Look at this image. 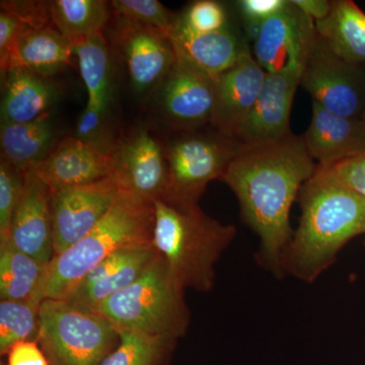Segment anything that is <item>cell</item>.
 Wrapping results in <instances>:
<instances>
[{
	"label": "cell",
	"instance_id": "obj_2",
	"mask_svg": "<svg viewBox=\"0 0 365 365\" xmlns=\"http://www.w3.org/2000/svg\"><path fill=\"white\" fill-rule=\"evenodd\" d=\"M299 199V225L283 255L282 269L284 275L312 283L348 242L365 235V199L314 174Z\"/></svg>",
	"mask_w": 365,
	"mask_h": 365
},
{
	"label": "cell",
	"instance_id": "obj_7",
	"mask_svg": "<svg viewBox=\"0 0 365 365\" xmlns=\"http://www.w3.org/2000/svg\"><path fill=\"white\" fill-rule=\"evenodd\" d=\"M241 144L225 136H188L175 141L165 150L168 185L165 198L199 204L209 182L222 179Z\"/></svg>",
	"mask_w": 365,
	"mask_h": 365
},
{
	"label": "cell",
	"instance_id": "obj_19",
	"mask_svg": "<svg viewBox=\"0 0 365 365\" xmlns=\"http://www.w3.org/2000/svg\"><path fill=\"white\" fill-rule=\"evenodd\" d=\"M302 139L317 165L326 167L365 151V125L313 102L311 123Z\"/></svg>",
	"mask_w": 365,
	"mask_h": 365
},
{
	"label": "cell",
	"instance_id": "obj_20",
	"mask_svg": "<svg viewBox=\"0 0 365 365\" xmlns=\"http://www.w3.org/2000/svg\"><path fill=\"white\" fill-rule=\"evenodd\" d=\"M170 39L177 60L215 81L237 63L247 46L228 26L217 32L192 34L174 24Z\"/></svg>",
	"mask_w": 365,
	"mask_h": 365
},
{
	"label": "cell",
	"instance_id": "obj_28",
	"mask_svg": "<svg viewBox=\"0 0 365 365\" xmlns=\"http://www.w3.org/2000/svg\"><path fill=\"white\" fill-rule=\"evenodd\" d=\"M119 344L100 365H168L177 340L143 334L119 332Z\"/></svg>",
	"mask_w": 365,
	"mask_h": 365
},
{
	"label": "cell",
	"instance_id": "obj_12",
	"mask_svg": "<svg viewBox=\"0 0 365 365\" xmlns=\"http://www.w3.org/2000/svg\"><path fill=\"white\" fill-rule=\"evenodd\" d=\"M302 73L300 68L267 73L260 95L235 131L234 140L245 146L261 145L290 134V113Z\"/></svg>",
	"mask_w": 365,
	"mask_h": 365
},
{
	"label": "cell",
	"instance_id": "obj_3",
	"mask_svg": "<svg viewBox=\"0 0 365 365\" xmlns=\"http://www.w3.org/2000/svg\"><path fill=\"white\" fill-rule=\"evenodd\" d=\"M153 245L185 289L208 292L215 265L234 242L237 230L210 217L199 204L160 197L153 201Z\"/></svg>",
	"mask_w": 365,
	"mask_h": 365
},
{
	"label": "cell",
	"instance_id": "obj_39",
	"mask_svg": "<svg viewBox=\"0 0 365 365\" xmlns=\"http://www.w3.org/2000/svg\"><path fill=\"white\" fill-rule=\"evenodd\" d=\"M292 1L314 23L326 19L332 9V1H327V0H292Z\"/></svg>",
	"mask_w": 365,
	"mask_h": 365
},
{
	"label": "cell",
	"instance_id": "obj_34",
	"mask_svg": "<svg viewBox=\"0 0 365 365\" xmlns=\"http://www.w3.org/2000/svg\"><path fill=\"white\" fill-rule=\"evenodd\" d=\"M106 113L86 106L76 121L73 136L112 155L117 143H114L110 133Z\"/></svg>",
	"mask_w": 365,
	"mask_h": 365
},
{
	"label": "cell",
	"instance_id": "obj_24",
	"mask_svg": "<svg viewBox=\"0 0 365 365\" xmlns=\"http://www.w3.org/2000/svg\"><path fill=\"white\" fill-rule=\"evenodd\" d=\"M72 55V43L55 26L28 29L14 49L9 71L14 67H24L48 78L63 71Z\"/></svg>",
	"mask_w": 365,
	"mask_h": 365
},
{
	"label": "cell",
	"instance_id": "obj_9",
	"mask_svg": "<svg viewBox=\"0 0 365 365\" xmlns=\"http://www.w3.org/2000/svg\"><path fill=\"white\" fill-rule=\"evenodd\" d=\"M121 191L111 176L83 186L52 192L55 256L88 235L109 212Z\"/></svg>",
	"mask_w": 365,
	"mask_h": 365
},
{
	"label": "cell",
	"instance_id": "obj_17",
	"mask_svg": "<svg viewBox=\"0 0 365 365\" xmlns=\"http://www.w3.org/2000/svg\"><path fill=\"white\" fill-rule=\"evenodd\" d=\"M266 76L267 72L246 46L237 63L215 79V109L211 123L223 135L234 139L260 95Z\"/></svg>",
	"mask_w": 365,
	"mask_h": 365
},
{
	"label": "cell",
	"instance_id": "obj_5",
	"mask_svg": "<svg viewBox=\"0 0 365 365\" xmlns=\"http://www.w3.org/2000/svg\"><path fill=\"white\" fill-rule=\"evenodd\" d=\"M184 287L158 256L136 281L96 307L118 332L179 340L188 331L191 313Z\"/></svg>",
	"mask_w": 365,
	"mask_h": 365
},
{
	"label": "cell",
	"instance_id": "obj_1",
	"mask_svg": "<svg viewBox=\"0 0 365 365\" xmlns=\"http://www.w3.org/2000/svg\"><path fill=\"white\" fill-rule=\"evenodd\" d=\"M317 170L302 136L288 134L261 145H242L222 177L241 207L242 218L260 239L259 263L284 276L282 258L292 241L290 210Z\"/></svg>",
	"mask_w": 365,
	"mask_h": 365
},
{
	"label": "cell",
	"instance_id": "obj_40",
	"mask_svg": "<svg viewBox=\"0 0 365 365\" xmlns=\"http://www.w3.org/2000/svg\"><path fill=\"white\" fill-rule=\"evenodd\" d=\"M361 121L364 122V124L365 125V110L364 112V115H362V117H361Z\"/></svg>",
	"mask_w": 365,
	"mask_h": 365
},
{
	"label": "cell",
	"instance_id": "obj_27",
	"mask_svg": "<svg viewBox=\"0 0 365 365\" xmlns=\"http://www.w3.org/2000/svg\"><path fill=\"white\" fill-rule=\"evenodd\" d=\"M53 25L72 44L103 34L110 21V4L102 0L51 1Z\"/></svg>",
	"mask_w": 365,
	"mask_h": 365
},
{
	"label": "cell",
	"instance_id": "obj_6",
	"mask_svg": "<svg viewBox=\"0 0 365 365\" xmlns=\"http://www.w3.org/2000/svg\"><path fill=\"white\" fill-rule=\"evenodd\" d=\"M119 341V332L100 314L61 299L41 302L37 342L49 365H100Z\"/></svg>",
	"mask_w": 365,
	"mask_h": 365
},
{
	"label": "cell",
	"instance_id": "obj_36",
	"mask_svg": "<svg viewBox=\"0 0 365 365\" xmlns=\"http://www.w3.org/2000/svg\"><path fill=\"white\" fill-rule=\"evenodd\" d=\"M28 26L21 23L13 14L2 11L0 13V68L1 76L9 68V62L21 35L28 30Z\"/></svg>",
	"mask_w": 365,
	"mask_h": 365
},
{
	"label": "cell",
	"instance_id": "obj_14",
	"mask_svg": "<svg viewBox=\"0 0 365 365\" xmlns=\"http://www.w3.org/2000/svg\"><path fill=\"white\" fill-rule=\"evenodd\" d=\"M158 257L153 244L119 250L86 274L61 300L81 311L91 313L138 279Z\"/></svg>",
	"mask_w": 365,
	"mask_h": 365
},
{
	"label": "cell",
	"instance_id": "obj_25",
	"mask_svg": "<svg viewBox=\"0 0 365 365\" xmlns=\"http://www.w3.org/2000/svg\"><path fill=\"white\" fill-rule=\"evenodd\" d=\"M79 72L88 93V107L107 112L111 97V57L103 34L73 43Z\"/></svg>",
	"mask_w": 365,
	"mask_h": 365
},
{
	"label": "cell",
	"instance_id": "obj_11",
	"mask_svg": "<svg viewBox=\"0 0 365 365\" xmlns=\"http://www.w3.org/2000/svg\"><path fill=\"white\" fill-rule=\"evenodd\" d=\"M112 158V177L122 191L150 203L165 193V150L150 132L141 129L117 143Z\"/></svg>",
	"mask_w": 365,
	"mask_h": 365
},
{
	"label": "cell",
	"instance_id": "obj_41",
	"mask_svg": "<svg viewBox=\"0 0 365 365\" xmlns=\"http://www.w3.org/2000/svg\"><path fill=\"white\" fill-rule=\"evenodd\" d=\"M0 365H4V364H0Z\"/></svg>",
	"mask_w": 365,
	"mask_h": 365
},
{
	"label": "cell",
	"instance_id": "obj_13",
	"mask_svg": "<svg viewBox=\"0 0 365 365\" xmlns=\"http://www.w3.org/2000/svg\"><path fill=\"white\" fill-rule=\"evenodd\" d=\"M117 21L113 39L123 55L134 91L144 93L160 86L177 60L169 36L157 29Z\"/></svg>",
	"mask_w": 365,
	"mask_h": 365
},
{
	"label": "cell",
	"instance_id": "obj_23",
	"mask_svg": "<svg viewBox=\"0 0 365 365\" xmlns=\"http://www.w3.org/2000/svg\"><path fill=\"white\" fill-rule=\"evenodd\" d=\"M317 32L337 56L365 68V13L351 0L332 1L330 14L317 21Z\"/></svg>",
	"mask_w": 365,
	"mask_h": 365
},
{
	"label": "cell",
	"instance_id": "obj_26",
	"mask_svg": "<svg viewBox=\"0 0 365 365\" xmlns=\"http://www.w3.org/2000/svg\"><path fill=\"white\" fill-rule=\"evenodd\" d=\"M47 266L11 244H0V299L36 300L41 304L40 290Z\"/></svg>",
	"mask_w": 365,
	"mask_h": 365
},
{
	"label": "cell",
	"instance_id": "obj_22",
	"mask_svg": "<svg viewBox=\"0 0 365 365\" xmlns=\"http://www.w3.org/2000/svg\"><path fill=\"white\" fill-rule=\"evenodd\" d=\"M1 160L26 173L44 160L57 145L51 115L20 124H1Z\"/></svg>",
	"mask_w": 365,
	"mask_h": 365
},
{
	"label": "cell",
	"instance_id": "obj_4",
	"mask_svg": "<svg viewBox=\"0 0 365 365\" xmlns=\"http://www.w3.org/2000/svg\"><path fill=\"white\" fill-rule=\"evenodd\" d=\"M153 203L121 191L109 212L88 235L48 264L41 302L63 299L86 274L119 250L153 244Z\"/></svg>",
	"mask_w": 365,
	"mask_h": 365
},
{
	"label": "cell",
	"instance_id": "obj_10",
	"mask_svg": "<svg viewBox=\"0 0 365 365\" xmlns=\"http://www.w3.org/2000/svg\"><path fill=\"white\" fill-rule=\"evenodd\" d=\"M317 37L316 23L290 0L263 21L253 55L267 73L304 69Z\"/></svg>",
	"mask_w": 365,
	"mask_h": 365
},
{
	"label": "cell",
	"instance_id": "obj_18",
	"mask_svg": "<svg viewBox=\"0 0 365 365\" xmlns=\"http://www.w3.org/2000/svg\"><path fill=\"white\" fill-rule=\"evenodd\" d=\"M33 169L54 192L111 177L113 158L111 153L68 136Z\"/></svg>",
	"mask_w": 365,
	"mask_h": 365
},
{
	"label": "cell",
	"instance_id": "obj_8",
	"mask_svg": "<svg viewBox=\"0 0 365 365\" xmlns=\"http://www.w3.org/2000/svg\"><path fill=\"white\" fill-rule=\"evenodd\" d=\"M300 86L317 103L339 116L361 120L365 110V68L341 59L318 35L307 57Z\"/></svg>",
	"mask_w": 365,
	"mask_h": 365
},
{
	"label": "cell",
	"instance_id": "obj_16",
	"mask_svg": "<svg viewBox=\"0 0 365 365\" xmlns=\"http://www.w3.org/2000/svg\"><path fill=\"white\" fill-rule=\"evenodd\" d=\"M160 104L165 117L182 127L212 122L215 109V81L176 60L160 83Z\"/></svg>",
	"mask_w": 365,
	"mask_h": 365
},
{
	"label": "cell",
	"instance_id": "obj_29",
	"mask_svg": "<svg viewBox=\"0 0 365 365\" xmlns=\"http://www.w3.org/2000/svg\"><path fill=\"white\" fill-rule=\"evenodd\" d=\"M41 304L36 300L0 302V354L7 355L14 345L37 341Z\"/></svg>",
	"mask_w": 365,
	"mask_h": 365
},
{
	"label": "cell",
	"instance_id": "obj_35",
	"mask_svg": "<svg viewBox=\"0 0 365 365\" xmlns=\"http://www.w3.org/2000/svg\"><path fill=\"white\" fill-rule=\"evenodd\" d=\"M1 11L13 14L30 29L54 26L51 1H1Z\"/></svg>",
	"mask_w": 365,
	"mask_h": 365
},
{
	"label": "cell",
	"instance_id": "obj_38",
	"mask_svg": "<svg viewBox=\"0 0 365 365\" xmlns=\"http://www.w3.org/2000/svg\"><path fill=\"white\" fill-rule=\"evenodd\" d=\"M287 0H242L237 6L245 20L265 21L280 11Z\"/></svg>",
	"mask_w": 365,
	"mask_h": 365
},
{
	"label": "cell",
	"instance_id": "obj_31",
	"mask_svg": "<svg viewBox=\"0 0 365 365\" xmlns=\"http://www.w3.org/2000/svg\"><path fill=\"white\" fill-rule=\"evenodd\" d=\"M175 26L192 34L217 32L227 26V13L220 2L200 0L193 2L182 16L176 18Z\"/></svg>",
	"mask_w": 365,
	"mask_h": 365
},
{
	"label": "cell",
	"instance_id": "obj_15",
	"mask_svg": "<svg viewBox=\"0 0 365 365\" xmlns=\"http://www.w3.org/2000/svg\"><path fill=\"white\" fill-rule=\"evenodd\" d=\"M51 200V189L35 170L26 172L23 192L7 240L16 249L45 265L55 256Z\"/></svg>",
	"mask_w": 365,
	"mask_h": 365
},
{
	"label": "cell",
	"instance_id": "obj_37",
	"mask_svg": "<svg viewBox=\"0 0 365 365\" xmlns=\"http://www.w3.org/2000/svg\"><path fill=\"white\" fill-rule=\"evenodd\" d=\"M6 356L7 365H49L37 341L14 345Z\"/></svg>",
	"mask_w": 365,
	"mask_h": 365
},
{
	"label": "cell",
	"instance_id": "obj_33",
	"mask_svg": "<svg viewBox=\"0 0 365 365\" xmlns=\"http://www.w3.org/2000/svg\"><path fill=\"white\" fill-rule=\"evenodd\" d=\"M314 175L365 199V151L326 167L317 165Z\"/></svg>",
	"mask_w": 365,
	"mask_h": 365
},
{
	"label": "cell",
	"instance_id": "obj_32",
	"mask_svg": "<svg viewBox=\"0 0 365 365\" xmlns=\"http://www.w3.org/2000/svg\"><path fill=\"white\" fill-rule=\"evenodd\" d=\"M26 173L0 160V244L9 240L14 211L20 201Z\"/></svg>",
	"mask_w": 365,
	"mask_h": 365
},
{
	"label": "cell",
	"instance_id": "obj_21",
	"mask_svg": "<svg viewBox=\"0 0 365 365\" xmlns=\"http://www.w3.org/2000/svg\"><path fill=\"white\" fill-rule=\"evenodd\" d=\"M2 81L1 124L29 123L50 114L57 91L44 76L14 67Z\"/></svg>",
	"mask_w": 365,
	"mask_h": 365
},
{
	"label": "cell",
	"instance_id": "obj_30",
	"mask_svg": "<svg viewBox=\"0 0 365 365\" xmlns=\"http://www.w3.org/2000/svg\"><path fill=\"white\" fill-rule=\"evenodd\" d=\"M110 6L117 20L157 29L169 37L176 21L158 0H113Z\"/></svg>",
	"mask_w": 365,
	"mask_h": 365
}]
</instances>
